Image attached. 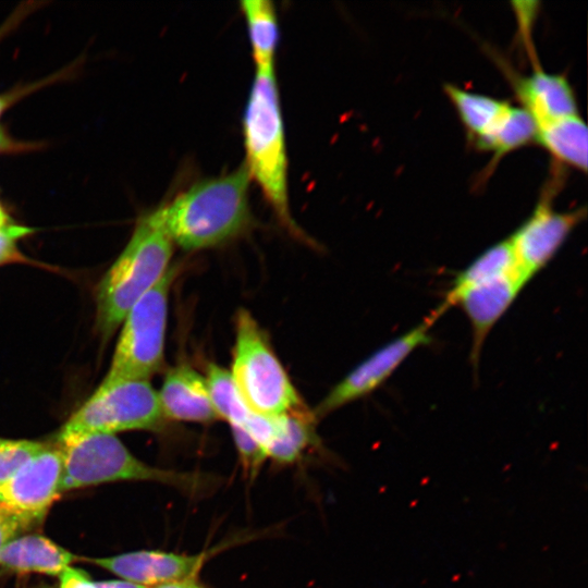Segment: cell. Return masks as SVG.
<instances>
[{
  "instance_id": "obj_1",
  "label": "cell",
  "mask_w": 588,
  "mask_h": 588,
  "mask_svg": "<svg viewBox=\"0 0 588 588\" xmlns=\"http://www.w3.org/2000/svg\"><path fill=\"white\" fill-rule=\"evenodd\" d=\"M245 164L213 177L200 180L160 207L174 244L198 250L224 244L244 233L252 215L250 183Z\"/></svg>"
},
{
  "instance_id": "obj_2",
  "label": "cell",
  "mask_w": 588,
  "mask_h": 588,
  "mask_svg": "<svg viewBox=\"0 0 588 588\" xmlns=\"http://www.w3.org/2000/svg\"><path fill=\"white\" fill-rule=\"evenodd\" d=\"M244 163L280 222L302 236L289 204L284 122L274 68L256 69L243 115Z\"/></svg>"
},
{
  "instance_id": "obj_3",
  "label": "cell",
  "mask_w": 588,
  "mask_h": 588,
  "mask_svg": "<svg viewBox=\"0 0 588 588\" xmlns=\"http://www.w3.org/2000/svg\"><path fill=\"white\" fill-rule=\"evenodd\" d=\"M173 247L160 207L138 220L96 290V326L103 339L115 332L128 310L164 274Z\"/></svg>"
},
{
  "instance_id": "obj_4",
  "label": "cell",
  "mask_w": 588,
  "mask_h": 588,
  "mask_svg": "<svg viewBox=\"0 0 588 588\" xmlns=\"http://www.w3.org/2000/svg\"><path fill=\"white\" fill-rule=\"evenodd\" d=\"M56 445L63 456L61 492L119 480H150L198 491L209 481L204 476L151 467L136 458L114 434H87Z\"/></svg>"
},
{
  "instance_id": "obj_5",
  "label": "cell",
  "mask_w": 588,
  "mask_h": 588,
  "mask_svg": "<svg viewBox=\"0 0 588 588\" xmlns=\"http://www.w3.org/2000/svg\"><path fill=\"white\" fill-rule=\"evenodd\" d=\"M235 322L230 372L249 409L265 416L304 409L297 391L252 314L241 309Z\"/></svg>"
},
{
  "instance_id": "obj_6",
  "label": "cell",
  "mask_w": 588,
  "mask_h": 588,
  "mask_svg": "<svg viewBox=\"0 0 588 588\" xmlns=\"http://www.w3.org/2000/svg\"><path fill=\"white\" fill-rule=\"evenodd\" d=\"M166 418L149 380L103 379L61 427L56 443L87 434L155 430Z\"/></svg>"
},
{
  "instance_id": "obj_7",
  "label": "cell",
  "mask_w": 588,
  "mask_h": 588,
  "mask_svg": "<svg viewBox=\"0 0 588 588\" xmlns=\"http://www.w3.org/2000/svg\"><path fill=\"white\" fill-rule=\"evenodd\" d=\"M177 271L170 266L128 310L105 379L149 380L162 369L169 292Z\"/></svg>"
},
{
  "instance_id": "obj_8",
  "label": "cell",
  "mask_w": 588,
  "mask_h": 588,
  "mask_svg": "<svg viewBox=\"0 0 588 588\" xmlns=\"http://www.w3.org/2000/svg\"><path fill=\"white\" fill-rule=\"evenodd\" d=\"M441 316L434 310L407 332L389 341L348 372L315 409V418L363 399L381 387L416 350L428 345L431 329Z\"/></svg>"
},
{
  "instance_id": "obj_9",
  "label": "cell",
  "mask_w": 588,
  "mask_h": 588,
  "mask_svg": "<svg viewBox=\"0 0 588 588\" xmlns=\"http://www.w3.org/2000/svg\"><path fill=\"white\" fill-rule=\"evenodd\" d=\"M63 456L58 445H47L0 483V506L28 527L38 524L58 499Z\"/></svg>"
},
{
  "instance_id": "obj_10",
  "label": "cell",
  "mask_w": 588,
  "mask_h": 588,
  "mask_svg": "<svg viewBox=\"0 0 588 588\" xmlns=\"http://www.w3.org/2000/svg\"><path fill=\"white\" fill-rule=\"evenodd\" d=\"M584 218V209L558 211L548 200L537 205L509 237L518 270L527 282L553 259Z\"/></svg>"
},
{
  "instance_id": "obj_11",
  "label": "cell",
  "mask_w": 588,
  "mask_h": 588,
  "mask_svg": "<svg viewBox=\"0 0 588 588\" xmlns=\"http://www.w3.org/2000/svg\"><path fill=\"white\" fill-rule=\"evenodd\" d=\"M528 282L519 272L485 281L457 291H448L438 310L443 314L449 307L458 306L471 329L470 360L478 366L488 334L509 310Z\"/></svg>"
},
{
  "instance_id": "obj_12",
  "label": "cell",
  "mask_w": 588,
  "mask_h": 588,
  "mask_svg": "<svg viewBox=\"0 0 588 588\" xmlns=\"http://www.w3.org/2000/svg\"><path fill=\"white\" fill-rule=\"evenodd\" d=\"M124 580L144 586L193 578L205 561V554L184 555L157 550L127 552L109 558L88 559Z\"/></svg>"
},
{
  "instance_id": "obj_13",
  "label": "cell",
  "mask_w": 588,
  "mask_h": 588,
  "mask_svg": "<svg viewBox=\"0 0 588 588\" xmlns=\"http://www.w3.org/2000/svg\"><path fill=\"white\" fill-rule=\"evenodd\" d=\"M158 396L164 418L194 422L218 419L205 376L188 365H177L167 372Z\"/></svg>"
},
{
  "instance_id": "obj_14",
  "label": "cell",
  "mask_w": 588,
  "mask_h": 588,
  "mask_svg": "<svg viewBox=\"0 0 588 588\" xmlns=\"http://www.w3.org/2000/svg\"><path fill=\"white\" fill-rule=\"evenodd\" d=\"M517 94L537 124L578 114L574 91L567 79L536 70L517 81Z\"/></svg>"
},
{
  "instance_id": "obj_15",
  "label": "cell",
  "mask_w": 588,
  "mask_h": 588,
  "mask_svg": "<svg viewBox=\"0 0 588 588\" xmlns=\"http://www.w3.org/2000/svg\"><path fill=\"white\" fill-rule=\"evenodd\" d=\"M75 560L73 553L38 534L15 537L0 553L2 568L22 574L60 576Z\"/></svg>"
},
{
  "instance_id": "obj_16",
  "label": "cell",
  "mask_w": 588,
  "mask_h": 588,
  "mask_svg": "<svg viewBox=\"0 0 588 588\" xmlns=\"http://www.w3.org/2000/svg\"><path fill=\"white\" fill-rule=\"evenodd\" d=\"M587 126L578 114L538 125V140L556 160L586 172Z\"/></svg>"
},
{
  "instance_id": "obj_17",
  "label": "cell",
  "mask_w": 588,
  "mask_h": 588,
  "mask_svg": "<svg viewBox=\"0 0 588 588\" xmlns=\"http://www.w3.org/2000/svg\"><path fill=\"white\" fill-rule=\"evenodd\" d=\"M256 69L274 68L279 42V23L274 4L269 0L241 2Z\"/></svg>"
},
{
  "instance_id": "obj_18",
  "label": "cell",
  "mask_w": 588,
  "mask_h": 588,
  "mask_svg": "<svg viewBox=\"0 0 588 588\" xmlns=\"http://www.w3.org/2000/svg\"><path fill=\"white\" fill-rule=\"evenodd\" d=\"M445 93L470 138L486 135L509 107V102L448 84Z\"/></svg>"
},
{
  "instance_id": "obj_19",
  "label": "cell",
  "mask_w": 588,
  "mask_h": 588,
  "mask_svg": "<svg viewBox=\"0 0 588 588\" xmlns=\"http://www.w3.org/2000/svg\"><path fill=\"white\" fill-rule=\"evenodd\" d=\"M538 124L532 115L524 107L510 103L492 128L475 144L502 156L536 140Z\"/></svg>"
},
{
  "instance_id": "obj_20",
  "label": "cell",
  "mask_w": 588,
  "mask_h": 588,
  "mask_svg": "<svg viewBox=\"0 0 588 588\" xmlns=\"http://www.w3.org/2000/svg\"><path fill=\"white\" fill-rule=\"evenodd\" d=\"M314 415L305 408L277 416L275 432L267 456L280 463L295 462L314 438Z\"/></svg>"
},
{
  "instance_id": "obj_21",
  "label": "cell",
  "mask_w": 588,
  "mask_h": 588,
  "mask_svg": "<svg viewBox=\"0 0 588 588\" xmlns=\"http://www.w3.org/2000/svg\"><path fill=\"white\" fill-rule=\"evenodd\" d=\"M515 272L520 273L510 240L506 238L487 248L460 271L449 291L462 290Z\"/></svg>"
},
{
  "instance_id": "obj_22",
  "label": "cell",
  "mask_w": 588,
  "mask_h": 588,
  "mask_svg": "<svg viewBox=\"0 0 588 588\" xmlns=\"http://www.w3.org/2000/svg\"><path fill=\"white\" fill-rule=\"evenodd\" d=\"M205 379L217 417L226 420L230 426L242 427L254 412L241 396L231 372L210 364Z\"/></svg>"
},
{
  "instance_id": "obj_23",
  "label": "cell",
  "mask_w": 588,
  "mask_h": 588,
  "mask_svg": "<svg viewBox=\"0 0 588 588\" xmlns=\"http://www.w3.org/2000/svg\"><path fill=\"white\" fill-rule=\"evenodd\" d=\"M47 445L33 440L0 438V483L9 479L24 463Z\"/></svg>"
},
{
  "instance_id": "obj_24",
  "label": "cell",
  "mask_w": 588,
  "mask_h": 588,
  "mask_svg": "<svg viewBox=\"0 0 588 588\" xmlns=\"http://www.w3.org/2000/svg\"><path fill=\"white\" fill-rule=\"evenodd\" d=\"M233 439L245 469L253 476L267 457L264 448L243 428L231 426Z\"/></svg>"
},
{
  "instance_id": "obj_25",
  "label": "cell",
  "mask_w": 588,
  "mask_h": 588,
  "mask_svg": "<svg viewBox=\"0 0 588 588\" xmlns=\"http://www.w3.org/2000/svg\"><path fill=\"white\" fill-rule=\"evenodd\" d=\"M30 232V229L14 223L0 230V265L23 260L16 246V240Z\"/></svg>"
},
{
  "instance_id": "obj_26",
  "label": "cell",
  "mask_w": 588,
  "mask_h": 588,
  "mask_svg": "<svg viewBox=\"0 0 588 588\" xmlns=\"http://www.w3.org/2000/svg\"><path fill=\"white\" fill-rule=\"evenodd\" d=\"M28 526L16 515L0 506V553L17 534Z\"/></svg>"
},
{
  "instance_id": "obj_27",
  "label": "cell",
  "mask_w": 588,
  "mask_h": 588,
  "mask_svg": "<svg viewBox=\"0 0 588 588\" xmlns=\"http://www.w3.org/2000/svg\"><path fill=\"white\" fill-rule=\"evenodd\" d=\"M59 578L60 588H97L84 571L71 566Z\"/></svg>"
},
{
  "instance_id": "obj_28",
  "label": "cell",
  "mask_w": 588,
  "mask_h": 588,
  "mask_svg": "<svg viewBox=\"0 0 588 588\" xmlns=\"http://www.w3.org/2000/svg\"><path fill=\"white\" fill-rule=\"evenodd\" d=\"M54 77H49L48 79H44L37 83H34L32 85L23 86L21 88H15L9 93L1 94L0 95V115L1 113L7 110L11 105L20 100L23 96L28 95L33 93L34 90L38 89L40 86L47 85L54 81Z\"/></svg>"
},
{
  "instance_id": "obj_29",
  "label": "cell",
  "mask_w": 588,
  "mask_h": 588,
  "mask_svg": "<svg viewBox=\"0 0 588 588\" xmlns=\"http://www.w3.org/2000/svg\"><path fill=\"white\" fill-rule=\"evenodd\" d=\"M30 144L14 142L0 125V154L29 149Z\"/></svg>"
},
{
  "instance_id": "obj_30",
  "label": "cell",
  "mask_w": 588,
  "mask_h": 588,
  "mask_svg": "<svg viewBox=\"0 0 588 588\" xmlns=\"http://www.w3.org/2000/svg\"><path fill=\"white\" fill-rule=\"evenodd\" d=\"M97 588H149L144 585L132 583L128 580H103L95 581Z\"/></svg>"
},
{
  "instance_id": "obj_31",
  "label": "cell",
  "mask_w": 588,
  "mask_h": 588,
  "mask_svg": "<svg viewBox=\"0 0 588 588\" xmlns=\"http://www.w3.org/2000/svg\"><path fill=\"white\" fill-rule=\"evenodd\" d=\"M150 588H201V586H199L196 583L195 578L193 577V578L161 583Z\"/></svg>"
},
{
  "instance_id": "obj_32",
  "label": "cell",
  "mask_w": 588,
  "mask_h": 588,
  "mask_svg": "<svg viewBox=\"0 0 588 588\" xmlns=\"http://www.w3.org/2000/svg\"><path fill=\"white\" fill-rule=\"evenodd\" d=\"M12 220L10 219V217L7 215L5 210L3 209V207L1 206L0 204V230L12 224Z\"/></svg>"
},
{
  "instance_id": "obj_33",
  "label": "cell",
  "mask_w": 588,
  "mask_h": 588,
  "mask_svg": "<svg viewBox=\"0 0 588 588\" xmlns=\"http://www.w3.org/2000/svg\"><path fill=\"white\" fill-rule=\"evenodd\" d=\"M203 588V587H201Z\"/></svg>"
}]
</instances>
